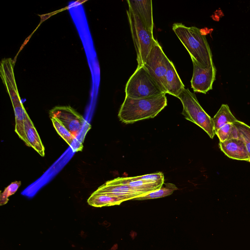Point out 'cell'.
<instances>
[{
    "label": "cell",
    "instance_id": "obj_1",
    "mask_svg": "<svg viewBox=\"0 0 250 250\" xmlns=\"http://www.w3.org/2000/svg\"><path fill=\"white\" fill-rule=\"evenodd\" d=\"M167 105L165 93L155 96L134 99L125 96L118 113L120 120L125 124L155 117Z\"/></svg>",
    "mask_w": 250,
    "mask_h": 250
},
{
    "label": "cell",
    "instance_id": "obj_2",
    "mask_svg": "<svg viewBox=\"0 0 250 250\" xmlns=\"http://www.w3.org/2000/svg\"><path fill=\"white\" fill-rule=\"evenodd\" d=\"M172 30L190 57L199 64L206 68L214 64L209 44L201 29L195 26L188 27L182 23H174Z\"/></svg>",
    "mask_w": 250,
    "mask_h": 250
},
{
    "label": "cell",
    "instance_id": "obj_3",
    "mask_svg": "<svg viewBox=\"0 0 250 250\" xmlns=\"http://www.w3.org/2000/svg\"><path fill=\"white\" fill-rule=\"evenodd\" d=\"M177 98L183 104L182 114L186 119L198 125L213 139L215 132L212 118L200 105L195 95L188 89L184 88Z\"/></svg>",
    "mask_w": 250,
    "mask_h": 250
},
{
    "label": "cell",
    "instance_id": "obj_4",
    "mask_svg": "<svg viewBox=\"0 0 250 250\" xmlns=\"http://www.w3.org/2000/svg\"><path fill=\"white\" fill-rule=\"evenodd\" d=\"M130 31L137 55L138 66L144 65L152 47L153 32L142 21L140 17L128 8L126 11Z\"/></svg>",
    "mask_w": 250,
    "mask_h": 250
},
{
    "label": "cell",
    "instance_id": "obj_5",
    "mask_svg": "<svg viewBox=\"0 0 250 250\" xmlns=\"http://www.w3.org/2000/svg\"><path fill=\"white\" fill-rule=\"evenodd\" d=\"M125 96L134 99L148 98L165 93L144 65L137 66L130 77L125 85Z\"/></svg>",
    "mask_w": 250,
    "mask_h": 250
},
{
    "label": "cell",
    "instance_id": "obj_6",
    "mask_svg": "<svg viewBox=\"0 0 250 250\" xmlns=\"http://www.w3.org/2000/svg\"><path fill=\"white\" fill-rule=\"evenodd\" d=\"M168 60L158 42L155 40L144 65L163 91L167 94L165 76Z\"/></svg>",
    "mask_w": 250,
    "mask_h": 250
},
{
    "label": "cell",
    "instance_id": "obj_7",
    "mask_svg": "<svg viewBox=\"0 0 250 250\" xmlns=\"http://www.w3.org/2000/svg\"><path fill=\"white\" fill-rule=\"evenodd\" d=\"M112 184L125 185L146 194L159 189L164 184L162 172L131 177H118L109 181Z\"/></svg>",
    "mask_w": 250,
    "mask_h": 250
},
{
    "label": "cell",
    "instance_id": "obj_8",
    "mask_svg": "<svg viewBox=\"0 0 250 250\" xmlns=\"http://www.w3.org/2000/svg\"><path fill=\"white\" fill-rule=\"evenodd\" d=\"M49 115L59 120L76 138L86 123L83 116L70 106H56Z\"/></svg>",
    "mask_w": 250,
    "mask_h": 250
},
{
    "label": "cell",
    "instance_id": "obj_9",
    "mask_svg": "<svg viewBox=\"0 0 250 250\" xmlns=\"http://www.w3.org/2000/svg\"><path fill=\"white\" fill-rule=\"evenodd\" d=\"M191 59L193 63L191 87L195 92L206 94L212 88L216 74V67L214 64L206 68L203 67L193 58Z\"/></svg>",
    "mask_w": 250,
    "mask_h": 250
},
{
    "label": "cell",
    "instance_id": "obj_10",
    "mask_svg": "<svg viewBox=\"0 0 250 250\" xmlns=\"http://www.w3.org/2000/svg\"><path fill=\"white\" fill-rule=\"evenodd\" d=\"M95 191L117 196L123 199L125 201L133 200L136 198L146 195L128 186L112 184L109 182V181L99 187Z\"/></svg>",
    "mask_w": 250,
    "mask_h": 250
},
{
    "label": "cell",
    "instance_id": "obj_11",
    "mask_svg": "<svg viewBox=\"0 0 250 250\" xmlns=\"http://www.w3.org/2000/svg\"><path fill=\"white\" fill-rule=\"evenodd\" d=\"M219 146L221 151L228 157L232 159L250 162L246 145L241 139L232 138L220 142Z\"/></svg>",
    "mask_w": 250,
    "mask_h": 250
},
{
    "label": "cell",
    "instance_id": "obj_12",
    "mask_svg": "<svg viewBox=\"0 0 250 250\" xmlns=\"http://www.w3.org/2000/svg\"><path fill=\"white\" fill-rule=\"evenodd\" d=\"M128 8L134 12L148 29L153 32L154 23L151 0H127Z\"/></svg>",
    "mask_w": 250,
    "mask_h": 250
},
{
    "label": "cell",
    "instance_id": "obj_13",
    "mask_svg": "<svg viewBox=\"0 0 250 250\" xmlns=\"http://www.w3.org/2000/svg\"><path fill=\"white\" fill-rule=\"evenodd\" d=\"M167 93L177 97L185 88L172 62H167V71L165 76Z\"/></svg>",
    "mask_w": 250,
    "mask_h": 250
},
{
    "label": "cell",
    "instance_id": "obj_14",
    "mask_svg": "<svg viewBox=\"0 0 250 250\" xmlns=\"http://www.w3.org/2000/svg\"><path fill=\"white\" fill-rule=\"evenodd\" d=\"M24 127L28 146L32 147L41 156L43 157L45 150L44 146L32 121L26 111H25L24 116Z\"/></svg>",
    "mask_w": 250,
    "mask_h": 250
},
{
    "label": "cell",
    "instance_id": "obj_15",
    "mask_svg": "<svg viewBox=\"0 0 250 250\" xmlns=\"http://www.w3.org/2000/svg\"><path fill=\"white\" fill-rule=\"evenodd\" d=\"M125 201L115 196L104 193H99L95 191L87 199V203L94 207L101 208L119 205Z\"/></svg>",
    "mask_w": 250,
    "mask_h": 250
},
{
    "label": "cell",
    "instance_id": "obj_16",
    "mask_svg": "<svg viewBox=\"0 0 250 250\" xmlns=\"http://www.w3.org/2000/svg\"><path fill=\"white\" fill-rule=\"evenodd\" d=\"M215 132L223 126L229 123H233L237 120L231 113L227 104H222L216 114L212 118Z\"/></svg>",
    "mask_w": 250,
    "mask_h": 250
},
{
    "label": "cell",
    "instance_id": "obj_17",
    "mask_svg": "<svg viewBox=\"0 0 250 250\" xmlns=\"http://www.w3.org/2000/svg\"><path fill=\"white\" fill-rule=\"evenodd\" d=\"M177 189L178 188L173 184L169 183H164L159 189L151 191L144 196H142L133 200H145L164 197L172 194L175 190Z\"/></svg>",
    "mask_w": 250,
    "mask_h": 250
},
{
    "label": "cell",
    "instance_id": "obj_18",
    "mask_svg": "<svg viewBox=\"0 0 250 250\" xmlns=\"http://www.w3.org/2000/svg\"><path fill=\"white\" fill-rule=\"evenodd\" d=\"M233 124L237 128L238 139H241L246 145L250 162V126L238 120Z\"/></svg>",
    "mask_w": 250,
    "mask_h": 250
},
{
    "label": "cell",
    "instance_id": "obj_19",
    "mask_svg": "<svg viewBox=\"0 0 250 250\" xmlns=\"http://www.w3.org/2000/svg\"><path fill=\"white\" fill-rule=\"evenodd\" d=\"M50 119L52 122L53 126L58 134L69 146H71L72 144L76 138L59 120L52 117H50Z\"/></svg>",
    "mask_w": 250,
    "mask_h": 250
},
{
    "label": "cell",
    "instance_id": "obj_20",
    "mask_svg": "<svg viewBox=\"0 0 250 250\" xmlns=\"http://www.w3.org/2000/svg\"><path fill=\"white\" fill-rule=\"evenodd\" d=\"M220 142H224L232 138H238L237 130L233 123H229L223 126L215 133Z\"/></svg>",
    "mask_w": 250,
    "mask_h": 250
},
{
    "label": "cell",
    "instance_id": "obj_21",
    "mask_svg": "<svg viewBox=\"0 0 250 250\" xmlns=\"http://www.w3.org/2000/svg\"><path fill=\"white\" fill-rule=\"evenodd\" d=\"M21 185V181H15L8 186L0 194V205L6 204L9 200L8 197L14 194Z\"/></svg>",
    "mask_w": 250,
    "mask_h": 250
}]
</instances>
